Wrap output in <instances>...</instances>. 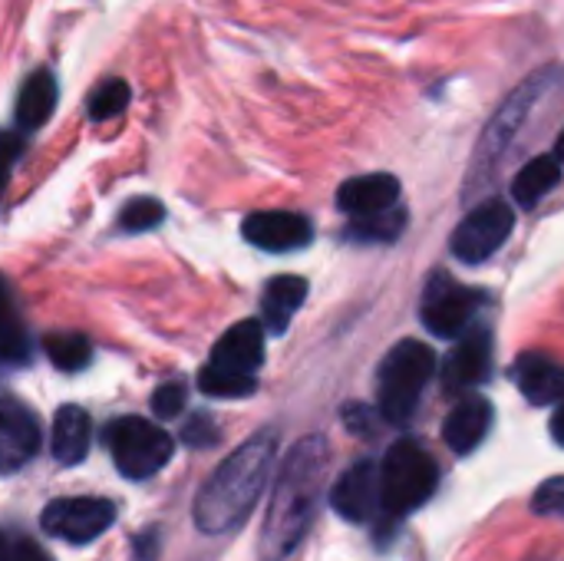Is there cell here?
Here are the masks:
<instances>
[{
  "label": "cell",
  "mask_w": 564,
  "mask_h": 561,
  "mask_svg": "<svg viewBox=\"0 0 564 561\" xmlns=\"http://www.w3.org/2000/svg\"><path fill=\"white\" fill-rule=\"evenodd\" d=\"M327 463H330V450L324 436H307L288 453L278 473L274 493H271L264 529H261V559L264 561H284L307 536L314 509H317V496L327 476Z\"/></svg>",
  "instance_id": "1"
},
{
  "label": "cell",
  "mask_w": 564,
  "mask_h": 561,
  "mask_svg": "<svg viewBox=\"0 0 564 561\" xmlns=\"http://www.w3.org/2000/svg\"><path fill=\"white\" fill-rule=\"evenodd\" d=\"M274 456H278V436L271 430L258 433L245 446H238L198 493L195 526L205 536H221V532L238 529L258 506V499L268 486Z\"/></svg>",
  "instance_id": "2"
},
{
  "label": "cell",
  "mask_w": 564,
  "mask_h": 561,
  "mask_svg": "<svg viewBox=\"0 0 564 561\" xmlns=\"http://www.w3.org/2000/svg\"><path fill=\"white\" fill-rule=\"evenodd\" d=\"M264 364V324L238 321L221 334L212 360L198 374V387L208 397L238 400L258 390V367Z\"/></svg>",
  "instance_id": "3"
},
{
  "label": "cell",
  "mask_w": 564,
  "mask_h": 561,
  "mask_svg": "<svg viewBox=\"0 0 564 561\" xmlns=\"http://www.w3.org/2000/svg\"><path fill=\"white\" fill-rule=\"evenodd\" d=\"M433 374H436V354L420 341H400L380 364V377H377L380 417L397 427L406 423L416 413L420 397L433 380Z\"/></svg>",
  "instance_id": "4"
},
{
  "label": "cell",
  "mask_w": 564,
  "mask_h": 561,
  "mask_svg": "<svg viewBox=\"0 0 564 561\" xmlns=\"http://www.w3.org/2000/svg\"><path fill=\"white\" fill-rule=\"evenodd\" d=\"M436 483V460L416 440H397L380 463V506L393 519L410 516L430 503Z\"/></svg>",
  "instance_id": "5"
},
{
  "label": "cell",
  "mask_w": 564,
  "mask_h": 561,
  "mask_svg": "<svg viewBox=\"0 0 564 561\" xmlns=\"http://www.w3.org/2000/svg\"><path fill=\"white\" fill-rule=\"evenodd\" d=\"M106 446H109V456L116 463V470L126 476V479H149L155 476L162 466H169L172 453H175V440L142 420V417H119L109 423L106 430Z\"/></svg>",
  "instance_id": "6"
},
{
  "label": "cell",
  "mask_w": 564,
  "mask_h": 561,
  "mask_svg": "<svg viewBox=\"0 0 564 561\" xmlns=\"http://www.w3.org/2000/svg\"><path fill=\"white\" fill-rule=\"evenodd\" d=\"M482 304H486L482 291L463 288L449 274H433L426 284L420 314H423V324L436 337H459L463 331H469V324L476 321Z\"/></svg>",
  "instance_id": "7"
},
{
  "label": "cell",
  "mask_w": 564,
  "mask_h": 561,
  "mask_svg": "<svg viewBox=\"0 0 564 561\" xmlns=\"http://www.w3.org/2000/svg\"><path fill=\"white\" fill-rule=\"evenodd\" d=\"M516 228V212L506 202H482L453 231V255L466 265L489 261Z\"/></svg>",
  "instance_id": "8"
},
{
  "label": "cell",
  "mask_w": 564,
  "mask_h": 561,
  "mask_svg": "<svg viewBox=\"0 0 564 561\" xmlns=\"http://www.w3.org/2000/svg\"><path fill=\"white\" fill-rule=\"evenodd\" d=\"M116 519V506L109 499H56L43 509V532L53 539H63L69 546H86L93 539H99Z\"/></svg>",
  "instance_id": "9"
},
{
  "label": "cell",
  "mask_w": 564,
  "mask_h": 561,
  "mask_svg": "<svg viewBox=\"0 0 564 561\" xmlns=\"http://www.w3.org/2000/svg\"><path fill=\"white\" fill-rule=\"evenodd\" d=\"M492 367V337L486 327L463 331V341L443 360V387L446 393H463L479 387Z\"/></svg>",
  "instance_id": "10"
},
{
  "label": "cell",
  "mask_w": 564,
  "mask_h": 561,
  "mask_svg": "<svg viewBox=\"0 0 564 561\" xmlns=\"http://www.w3.org/2000/svg\"><path fill=\"white\" fill-rule=\"evenodd\" d=\"M330 506L347 522H370L380 506V466L370 460L354 463L330 489Z\"/></svg>",
  "instance_id": "11"
},
{
  "label": "cell",
  "mask_w": 564,
  "mask_h": 561,
  "mask_svg": "<svg viewBox=\"0 0 564 561\" xmlns=\"http://www.w3.org/2000/svg\"><path fill=\"white\" fill-rule=\"evenodd\" d=\"M245 241L264 251H297L314 238V225L297 212H251L241 225Z\"/></svg>",
  "instance_id": "12"
},
{
  "label": "cell",
  "mask_w": 564,
  "mask_h": 561,
  "mask_svg": "<svg viewBox=\"0 0 564 561\" xmlns=\"http://www.w3.org/2000/svg\"><path fill=\"white\" fill-rule=\"evenodd\" d=\"M36 450H40L36 417L17 400H3L0 403V476L23 470L36 456Z\"/></svg>",
  "instance_id": "13"
},
{
  "label": "cell",
  "mask_w": 564,
  "mask_h": 561,
  "mask_svg": "<svg viewBox=\"0 0 564 561\" xmlns=\"http://www.w3.org/2000/svg\"><path fill=\"white\" fill-rule=\"evenodd\" d=\"M397 198H400V182L393 175H383V172L347 179L337 192V205L350 218H367V215L387 212L397 205Z\"/></svg>",
  "instance_id": "14"
},
{
  "label": "cell",
  "mask_w": 564,
  "mask_h": 561,
  "mask_svg": "<svg viewBox=\"0 0 564 561\" xmlns=\"http://www.w3.org/2000/svg\"><path fill=\"white\" fill-rule=\"evenodd\" d=\"M512 380L519 384L522 397L535 407L564 400V364L545 354H522L512 367Z\"/></svg>",
  "instance_id": "15"
},
{
  "label": "cell",
  "mask_w": 564,
  "mask_h": 561,
  "mask_svg": "<svg viewBox=\"0 0 564 561\" xmlns=\"http://www.w3.org/2000/svg\"><path fill=\"white\" fill-rule=\"evenodd\" d=\"M492 427V407L482 397H466L453 407V413L443 423V440L456 456H469Z\"/></svg>",
  "instance_id": "16"
},
{
  "label": "cell",
  "mask_w": 564,
  "mask_h": 561,
  "mask_svg": "<svg viewBox=\"0 0 564 561\" xmlns=\"http://www.w3.org/2000/svg\"><path fill=\"white\" fill-rule=\"evenodd\" d=\"M89 443H93V420L83 407H59L56 420H53V460L59 466H76L86 460L89 453Z\"/></svg>",
  "instance_id": "17"
},
{
  "label": "cell",
  "mask_w": 564,
  "mask_h": 561,
  "mask_svg": "<svg viewBox=\"0 0 564 561\" xmlns=\"http://www.w3.org/2000/svg\"><path fill=\"white\" fill-rule=\"evenodd\" d=\"M307 298V281L297 274H281L271 278L261 298V314H264V331L271 334H284L291 317L297 314V308Z\"/></svg>",
  "instance_id": "18"
},
{
  "label": "cell",
  "mask_w": 564,
  "mask_h": 561,
  "mask_svg": "<svg viewBox=\"0 0 564 561\" xmlns=\"http://www.w3.org/2000/svg\"><path fill=\"white\" fill-rule=\"evenodd\" d=\"M56 76L50 69H36L33 76H26L20 96H17V122L30 132V129H40L53 109H56Z\"/></svg>",
  "instance_id": "19"
},
{
  "label": "cell",
  "mask_w": 564,
  "mask_h": 561,
  "mask_svg": "<svg viewBox=\"0 0 564 561\" xmlns=\"http://www.w3.org/2000/svg\"><path fill=\"white\" fill-rule=\"evenodd\" d=\"M562 179V162L555 155H542V159H532L519 175H516V185H512V195L522 208H532L539 205Z\"/></svg>",
  "instance_id": "20"
},
{
  "label": "cell",
  "mask_w": 564,
  "mask_h": 561,
  "mask_svg": "<svg viewBox=\"0 0 564 561\" xmlns=\"http://www.w3.org/2000/svg\"><path fill=\"white\" fill-rule=\"evenodd\" d=\"M26 357H30V337L13 294L0 278V364H23Z\"/></svg>",
  "instance_id": "21"
},
{
  "label": "cell",
  "mask_w": 564,
  "mask_h": 561,
  "mask_svg": "<svg viewBox=\"0 0 564 561\" xmlns=\"http://www.w3.org/2000/svg\"><path fill=\"white\" fill-rule=\"evenodd\" d=\"M43 347H46V357H50L59 370H66V374H76V370H83V367L93 360V344H89V337H86V334H76V331L50 334V337L43 341Z\"/></svg>",
  "instance_id": "22"
},
{
  "label": "cell",
  "mask_w": 564,
  "mask_h": 561,
  "mask_svg": "<svg viewBox=\"0 0 564 561\" xmlns=\"http://www.w3.org/2000/svg\"><path fill=\"white\" fill-rule=\"evenodd\" d=\"M406 225V212L403 208H387V212H377V215H367V218H354L350 225V238H360V241H393Z\"/></svg>",
  "instance_id": "23"
},
{
  "label": "cell",
  "mask_w": 564,
  "mask_h": 561,
  "mask_svg": "<svg viewBox=\"0 0 564 561\" xmlns=\"http://www.w3.org/2000/svg\"><path fill=\"white\" fill-rule=\"evenodd\" d=\"M129 86L122 83V79H106V83H99L96 89H93V96H89V119H96V122H102V119H112V116H119L126 106H129Z\"/></svg>",
  "instance_id": "24"
},
{
  "label": "cell",
  "mask_w": 564,
  "mask_h": 561,
  "mask_svg": "<svg viewBox=\"0 0 564 561\" xmlns=\"http://www.w3.org/2000/svg\"><path fill=\"white\" fill-rule=\"evenodd\" d=\"M162 218H165L162 202L142 195V198H132V202L122 205V212H119V228H122V231H149V228L162 225Z\"/></svg>",
  "instance_id": "25"
},
{
  "label": "cell",
  "mask_w": 564,
  "mask_h": 561,
  "mask_svg": "<svg viewBox=\"0 0 564 561\" xmlns=\"http://www.w3.org/2000/svg\"><path fill=\"white\" fill-rule=\"evenodd\" d=\"M532 513L545 519H564V476H552L535 489Z\"/></svg>",
  "instance_id": "26"
},
{
  "label": "cell",
  "mask_w": 564,
  "mask_h": 561,
  "mask_svg": "<svg viewBox=\"0 0 564 561\" xmlns=\"http://www.w3.org/2000/svg\"><path fill=\"white\" fill-rule=\"evenodd\" d=\"M182 407H185V384H178V380H172V384H165V387H159V390L152 393V413H155L159 420L178 417Z\"/></svg>",
  "instance_id": "27"
},
{
  "label": "cell",
  "mask_w": 564,
  "mask_h": 561,
  "mask_svg": "<svg viewBox=\"0 0 564 561\" xmlns=\"http://www.w3.org/2000/svg\"><path fill=\"white\" fill-rule=\"evenodd\" d=\"M20 152H23V136H17V132H0V198H3V192H7V182H10V175H13V165H17Z\"/></svg>",
  "instance_id": "28"
},
{
  "label": "cell",
  "mask_w": 564,
  "mask_h": 561,
  "mask_svg": "<svg viewBox=\"0 0 564 561\" xmlns=\"http://www.w3.org/2000/svg\"><path fill=\"white\" fill-rule=\"evenodd\" d=\"M182 436H185L188 446H212L218 440V430H215V423L208 417H192V423L185 427Z\"/></svg>",
  "instance_id": "29"
},
{
  "label": "cell",
  "mask_w": 564,
  "mask_h": 561,
  "mask_svg": "<svg viewBox=\"0 0 564 561\" xmlns=\"http://www.w3.org/2000/svg\"><path fill=\"white\" fill-rule=\"evenodd\" d=\"M3 561H50L46 559V552L36 546V542H30V539H17V542H10L7 546V555Z\"/></svg>",
  "instance_id": "30"
},
{
  "label": "cell",
  "mask_w": 564,
  "mask_h": 561,
  "mask_svg": "<svg viewBox=\"0 0 564 561\" xmlns=\"http://www.w3.org/2000/svg\"><path fill=\"white\" fill-rule=\"evenodd\" d=\"M552 436H555L558 446H564V400L562 407L555 410V417H552Z\"/></svg>",
  "instance_id": "31"
},
{
  "label": "cell",
  "mask_w": 564,
  "mask_h": 561,
  "mask_svg": "<svg viewBox=\"0 0 564 561\" xmlns=\"http://www.w3.org/2000/svg\"><path fill=\"white\" fill-rule=\"evenodd\" d=\"M555 159H558V162H564V132L558 136V142H555Z\"/></svg>",
  "instance_id": "32"
},
{
  "label": "cell",
  "mask_w": 564,
  "mask_h": 561,
  "mask_svg": "<svg viewBox=\"0 0 564 561\" xmlns=\"http://www.w3.org/2000/svg\"><path fill=\"white\" fill-rule=\"evenodd\" d=\"M3 555H7V539L0 536V561H3Z\"/></svg>",
  "instance_id": "33"
}]
</instances>
